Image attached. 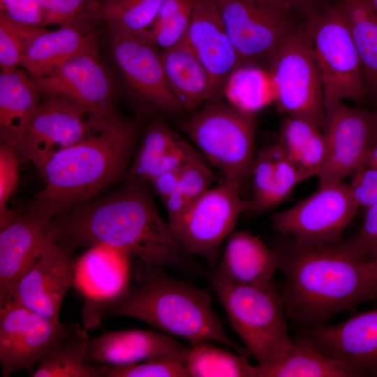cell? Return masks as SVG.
Returning <instances> with one entry per match:
<instances>
[{
	"mask_svg": "<svg viewBox=\"0 0 377 377\" xmlns=\"http://www.w3.org/2000/svg\"><path fill=\"white\" fill-rule=\"evenodd\" d=\"M185 363L175 359L145 361L126 366H110L107 377H187Z\"/></svg>",
	"mask_w": 377,
	"mask_h": 377,
	"instance_id": "40",
	"label": "cell"
},
{
	"mask_svg": "<svg viewBox=\"0 0 377 377\" xmlns=\"http://www.w3.org/2000/svg\"><path fill=\"white\" fill-rule=\"evenodd\" d=\"M274 156L272 145L256 156L251 173L253 186L248 212L259 214L267 212V202L274 184Z\"/></svg>",
	"mask_w": 377,
	"mask_h": 377,
	"instance_id": "37",
	"label": "cell"
},
{
	"mask_svg": "<svg viewBox=\"0 0 377 377\" xmlns=\"http://www.w3.org/2000/svg\"><path fill=\"white\" fill-rule=\"evenodd\" d=\"M272 146L274 178L273 188L267 202V212L283 202L298 184L308 179L288 157L279 142Z\"/></svg>",
	"mask_w": 377,
	"mask_h": 377,
	"instance_id": "38",
	"label": "cell"
},
{
	"mask_svg": "<svg viewBox=\"0 0 377 377\" xmlns=\"http://www.w3.org/2000/svg\"><path fill=\"white\" fill-rule=\"evenodd\" d=\"M374 112V142H377V108Z\"/></svg>",
	"mask_w": 377,
	"mask_h": 377,
	"instance_id": "49",
	"label": "cell"
},
{
	"mask_svg": "<svg viewBox=\"0 0 377 377\" xmlns=\"http://www.w3.org/2000/svg\"><path fill=\"white\" fill-rule=\"evenodd\" d=\"M288 3L304 20L334 3L331 0H280Z\"/></svg>",
	"mask_w": 377,
	"mask_h": 377,
	"instance_id": "45",
	"label": "cell"
},
{
	"mask_svg": "<svg viewBox=\"0 0 377 377\" xmlns=\"http://www.w3.org/2000/svg\"><path fill=\"white\" fill-rule=\"evenodd\" d=\"M181 139L164 121L156 120L152 122L127 170L126 180L149 183L161 157Z\"/></svg>",
	"mask_w": 377,
	"mask_h": 377,
	"instance_id": "33",
	"label": "cell"
},
{
	"mask_svg": "<svg viewBox=\"0 0 377 377\" xmlns=\"http://www.w3.org/2000/svg\"><path fill=\"white\" fill-rule=\"evenodd\" d=\"M325 154L318 186L343 182L360 168L374 142V112L337 101L325 107Z\"/></svg>",
	"mask_w": 377,
	"mask_h": 377,
	"instance_id": "13",
	"label": "cell"
},
{
	"mask_svg": "<svg viewBox=\"0 0 377 377\" xmlns=\"http://www.w3.org/2000/svg\"><path fill=\"white\" fill-rule=\"evenodd\" d=\"M48 230L54 243L73 252L103 244L145 262L197 269L144 183L126 180L110 194L53 217Z\"/></svg>",
	"mask_w": 377,
	"mask_h": 377,
	"instance_id": "1",
	"label": "cell"
},
{
	"mask_svg": "<svg viewBox=\"0 0 377 377\" xmlns=\"http://www.w3.org/2000/svg\"><path fill=\"white\" fill-rule=\"evenodd\" d=\"M277 269L273 249L253 233L242 230L230 234L214 272L235 283L260 285L272 281Z\"/></svg>",
	"mask_w": 377,
	"mask_h": 377,
	"instance_id": "23",
	"label": "cell"
},
{
	"mask_svg": "<svg viewBox=\"0 0 377 377\" xmlns=\"http://www.w3.org/2000/svg\"><path fill=\"white\" fill-rule=\"evenodd\" d=\"M358 206L349 184L323 186L293 206L272 216L275 230L296 242L310 245L332 244L356 214Z\"/></svg>",
	"mask_w": 377,
	"mask_h": 377,
	"instance_id": "11",
	"label": "cell"
},
{
	"mask_svg": "<svg viewBox=\"0 0 377 377\" xmlns=\"http://www.w3.org/2000/svg\"><path fill=\"white\" fill-rule=\"evenodd\" d=\"M128 257L118 249L99 244L76 260L73 285L87 298V306L110 301L125 290Z\"/></svg>",
	"mask_w": 377,
	"mask_h": 377,
	"instance_id": "22",
	"label": "cell"
},
{
	"mask_svg": "<svg viewBox=\"0 0 377 377\" xmlns=\"http://www.w3.org/2000/svg\"><path fill=\"white\" fill-rule=\"evenodd\" d=\"M339 1L361 61L367 98L377 108V13L367 0Z\"/></svg>",
	"mask_w": 377,
	"mask_h": 377,
	"instance_id": "29",
	"label": "cell"
},
{
	"mask_svg": "<svg viewBox=\"0 0 377 377\" xmlns=\"http://www.w3.org/2000/svg\"><path fill=\"white\" fill-rule=\"evenodd\" d=\"M244 64L267 68L304 20L280 0H212Z\"/></svg>",
	"mask_w": 377,
	"mask_h": 377,
	"instance_id": "8",
	"label": "cell"
},
{
	"mask_svg": "<svg viewBox=\"0 0 377 377\" xmlns=\"http://www.w3.org/2000/svg\"><path fill=\"white\" fill-rule=\"evenodd\" d=\"M214 174L200 154L184 164L181 170L176 191L189 204L209 188Z\"/></svg>",
	"mask_w": 377,
	"mask_h": 377,
	"instance_id": "41",
	"label": "cell"
},
{
	"mask_svg": "<svg viewBox=\"0 0 377 377\" xmlns=\"http://www.w3.org/2000/svg\"><path fill=\"white\" fill-rule=\"evenodd\" d=\"M352 182L377 188V168L362 165L352 174Z\"/></svg>",
	"mask_w": 377,
	"mask_h": 377,
	"instance_id": "46",
	"label": "cell"
},
{
	"mask_svg": "<svg viewBox=\"0 0 377 377\" xmlns=\"http://www.w3.org/2000/svg\"><path fill=\"white\" fill-rule=\"evenodd\" d=\"M44 29L19 24L0 13L1 71L20 66L27 46Z\"/></svg>",
	"mask_w": 377,
	"mask_h": 377,
	"instance_id": "36",
	"label": "cell"
},
{
	"mask_svg": "<svg viewBox=\"0 0 377 377\" xmlns=\"http://www.w3.org/2000/svg\"><path fill=\"white\" fill-rule=\"evenodd\" d=\"M68 325L24 307L14 300L0 307V364L7 377L30 370L56 348Z\"/></svg>",
	"mask_w": 377,
	"mask_h": 377,
	"instance_id": "14",
	"label": "cell"
},
{
	"mask_svg": "<svg viewBox=\"0 0 377 377\" xmlns=\"http://www.w3.org/2000/svg\"><path fill=\"white\" fill-rule=\"evenodd\" d=\"M268 72L278 110L284 115L307 119L324 131L323 85L303 22L282 41Z\"/></svg>",
	"mask_w": 377,
	"mask_h": 377,
	"instance_id": "9",
	"label": "cell"
},
{
	"mask_svg": "<svg viewBox=\"0 0 377 377\" xmlns=\"http://www.w3.org/2000/svg\"><path fill=\"white\" fill-rule=\"evenodd\" d=\"M364 267L369 276L377 283V256L365 261Z\"/></svg>",
	"mask_w": 377,
	"mask_h": 377,
	"instance_id": "48",
	"label": "cell"
},
{
	"mask_svg": "<svg viewBox=\"0 0 377 377\" xmlns=\"http://www.w3.org/2000/svg\"><path fill=\"white\" fill-rule=\"evenodd\" d=\"M182 168V167L164 172L155 177L149 182L154 192L163 202L176 191L178 186Z\"/></svg>",
	"mask_w": 377,
	"mask_h": 377,
	"instance_id": "44",
	"label": "cell"
},
{
	"mask_svg": "<svg viewBox=\"0 0 377 377\" xmlns=\"http://www.w3.org/2000/svg\"><path fill=\"white\" fill-rule=\"evenodd\" d=\"M165 0H103L101 19L109 32L142 39Z\"/></svg>",
	"mask_w": 377,
	"mask_h": 377,
	"instance_id": "31",
	"label": "cell"
},
{
	"mask_svg": "<svg viewBox=\"0 0 377 377\" xmlns=\"http://www.w3.org/2000/svg\"><path fill=\"white\" fill-rule=\"evenodd\" d=\"M45 24L74 25L91 31L101 19L103 0H38Z\"/></svg>",
	"mask_w": 377,
	"mask_h": 377,
	"instance_id": "35",
	"label": "cell"
},
{
	"mask_svg": "<svg viewBox=\"0 0 377 377\" xmlns=\"http://www.w3.org/2000/svg\"><path fill=\"white\" fill-rule=\"evenodd\" d=\"M298 335L358 377L377 376V308L339 323L301 330Z\"/></svg>",
	"mask_w": 377,
	"mask_h": 377,
	"instance_id": "17",
	"label": "cell"
},
{
	"mask_svg": "<svg viewBox=\"0 0 377 377\" xmlns=\"http://www.w3.org/2000/svg\"><path fill=\"white\" fill-rule=\"evenodd\" d=\"M184 38L209 75V103L221 101L230 77L244 64L212 0H194L189 26Z\"/></svg>",
	"mask_w": 377,
	"mask_h": 377,
	"instance_id": "18",
	"label": "cell"
},
{
	"mask_svg": "<svg viewBox=\"0 0 377 377\" xmlns=\"http://www.w3.org/2000/svg\"><path fill=\"white\" fill-rule=\"evenodd\" d=\"M273 250L284 277L286 313L301 330L327 324L335 314L377 297V283L350 240L310 245L280 235Z\"/></svg>",
	"mask_w": 377,
	"mask_h": 377,
	"instance_id": "2",
	"label": "cell"
},
{
	"mask_svg": "<svg viewBox=\"0 0 377 377\" xmlns=\"http://www.w3.org/2000/svg\"><path fill=\"white\" fill-rule=\"evenodd\" d=\"M42 95L64 97L84 109L93 123L118 117L114 87L96 45L77 54L54 73L32 77Z\"/></svg>",
	"mask_w": 377,
	"mask_h": 377,
	"instance_id": "12",
	"label": "cell"
},
{
	"mask_svg": "<svg viewBox=\"0 0 377 377\" xmlns=\"http://www.w3.org/2000/svg\"><path fill=\"white\" fill-rule=\"evenodd\" d=\"M17 149L1 144L0 147V229L6 226L17 214L10 211L8 202L18 181Z\"/></svg>",
	"mask_w": 377,
	"mask_h": 377,
	"instance_id": "39",
	"label": "cell"
},
{
	"mask_svg": "<svg viewBox=\"0 0 377 377\" xmlns=\"http://www.w3.org/2000/svg\"><path fill=\"white\" fill-rule=\"evenodd\" d=\"M367 1H369L371 7L377 13V0H367Z\"/></svg>",
	"mask_w": 377,
	"mask_h": 377,
	"instance_id": "50",
	"label": "cell"
},
{
	"mask_svg": "<svg viewBox=\"0 0 377 377\" xmlns=\"http://www.w3.org/2000/svg\"><path fill=\"white\" fill-rule=\"evenodd\" d=\"M0 13L25 26H45L44 13L38 0H0Z\"/></svg>",
	"mask_w": 377,
	"mask_h": 377,
	"instance_id": "42",
	"label": "cell"
},
{
	"mask_svg": "<svg viewBox=\"0 0 377 377\" xmlns=\"http://www.w3.org/2000/svg\"><path fill=\"white\" fill-rule=\"evenodd\" d=\"M224 96L228 103L238 109L256 113L274 100L269 72L254 65L241 66L228 80Z\"/></svg>",
	"mask_w": 377,
	"mask_h": 377,
	"instance_id": "32",
	"label": "cell"
},
{
	"mask_svg": "<svg viewBox=\"0 0 377 377\" xmlns=\"http://www.w3.org/2000/svg\"><path fill=\"white\" fill-rule=\"evenodd\" d=\"M209 280L232 328L257 364L279 358L293 346L281 292L273 281L235 283L215 272Z\"/></svg>",
	"mask_w": 377,
	"mask_h": 377,
	"instance_id": "5",
	"label": "cell"
},
{
	"mask_svg": "<svg viewBox=\"0 0 377 377\" xmlns=\"http://www.w3.org/2000/svg\"><path fill=\"white\" fill-rule=\"evenodd\" d=\"M136 138L135 126L119 116L93 127L40 170L45 185L24 211L51 220L92 200L126 171Z\"/></svg>",
	"mask_w": 377,
	"mask_h": 377,
	"instance_id": "4",
	"label": "cell"
},
{
	"mask_svg": "<svg viewBox=\"0 0 377 377\" xmlns=\"http://www.w3.org/2000/svg\"><path fill=\"white\" fill-rule=\"evenodd\" d=\"M168 83L182 108L197 109L209 103V75L187 42L160 51Z\"/></svg>",
	"mask_w": 377,
	"mask_h": 377,
	"instance_id": "26",
	"label": "cell"
},
{
	"mask_svg": "<svg viewBox=\"0 0 377 377\" xmlns=\"http://www.w3.org/2000/svg\"><path fill=\"white\" fill-rule=\"evenodd\" d=\"M90 338L77 323L68 325L56 348L31 374L32 377H103L110 366L92 365L89 359Z\"/></svg>",
	"mask_w": 377,
	"mask_h": 377,
	"instance_id": "28",
	"label": "cell"
},
{
	"mask_svg": "<svg viewBox=\"0 0 377 377\" xmlns=\"http://www.w3.org/2000/svg\"><path fill=\"white\" fill-rule=\"evenodd\" d=\"M188 346L171 336L151 330L110 332L90 339L89 359L112 367L142 361L175 359L186 362Z\"/></svg>",
	"mask_w": 377,
	"mask_h": 377,
	"instance_id": "21",
	"label": "cell"
},
{
	"mask_svg": "<svg viewBox=\"0 0 377 377\" xmlns=\"http://www.w3.org/2000/svg\"><path fill=\"white\" fill-rule=\"evenodd\" d=\"M185 364L192 377H256L247 357L217 347L210 341L190 343Z\"/></svg>",
	"mask_w": 377,
	"mask_h": 377,
	"instance_id": "30",
	"label": "cell"
},
{
	"mask_svg": "<svg viewBox=\"0 0 377 377\" xmlns=\"http://www.w3.org/2000/svg\"><path fill=\"white\" fill-rule=\"evenodd\" d=\"M212 302L207 292L172 277L164 266L137 260L134 283L128 284L116 298L89 306L86 311L92 325L103 316L131 317L190 343L215 341L248 357L245 348L225 332Z\"/></svg>",
	"mask_w": 377,
	"mask_h": 377,
	"instance_id": "3",
	"label": "cell"
},
{
	"mask_svg": "<svg viewBox=\"0 0 377 377\" xmlns=\"http://www.w3.org/2000/svg\"><path fill=\"white\" fill-rule=\"evenodd\" d=\"M42 94L32 78L15 68L0 73V138L17 149L38 110Z\"/></svg>",
	"mask_w": 377,
	"mask_h": 377,
	"instance_id": "24",
	"label": "cell"
},
{
	"mask_svg": "<svg viewBox=\"0 0 377 377\" xmlns=\"http://www.w3.org/2000/svg\"><path fill=\"white\" fill-rule=\"evenodd\" d=\"M96 45V34L74 25L38 34L27 46L20 63L32 77L48 75L71 59Z\"/></svg>",
	"mask_w": 377,
	"mask_h": 377,
	"instance_id": "25",
	"label": "cell"
},
{
	"mask_svg": "<svg viewBox=\"0 0 377 377\" xmlns=\"http://www.w3.org/2000/svg\"><path fill=\"white\" fill-rule=\"evenodd\" d=\"M194 0H165L142 40L161 50L171 47L185 37Z\"/></svg>",
	"mask_w": 377,
	"mask_h": 377,
	"instance_id": "34",
	"label": "cell"
},
{
	"mask_svg": "<svg viewBox=\"0 0 377 377\" xmlns=\"http://www.w3.org/2000/svg\"><path fill=\"white\" fill-rule=\"evenodd\" d=\"M113 59L131 93L149 108L165 114L183 109L165 77L160 52L140 38L109 32Z\"/></svg>",
	"mask_w": 377,
	"mask_h": 377,
	"instance_id": "16",
	"label": "cell"
},
{
	"mask_svg": "<svg viewBox=\"0 0 377 377\" xmlns=\"http://www.w3.org/2000/svg\"><path fill=\"white\" fill-rule=\"evenodd\" d=\"M303 27L320 76L325 107L344 100L363 104L367 98L363 70L342 2L304 20Z\"/></svg>",
	"mask_w": 377,
	"mask_h": 377,
	"instance_id": "7",
	"label": "cell"
},
{
	"mask_svg": "<svg viewBox=\"0 0 377 377\" xmlns=\"http://www.w3.org/2000/svg\"><path fill=\"white\" fill-rule=\"evenodd\" d=\"M242 187L224 180L191 202L172 230L190 256L206 258L214 265L223 241L231 234L239 216L248 211Z\"/></svg>",
	"mask_w": 377,
	"mask_h": 377,
	"instance_id": "10",
	"label": "cell"
},
{
	"mask_svg": "<svg viewBox=\"0 0 377 377\" xmlns=\"http://www.w3.org/2000/svg\"><path fill=\"white\" fill-rule=\"evenodd\" d=\"M92 129L89 115L81 107L60 96L42 95L17 152L41 170L55 154L80 141Z\"/></svg>",
	"mask_w": 377,
	"mask_h": 377,
	"instance_id": "15",
	"label": "cell"
},
{
	"mask_svg": "<svg viewBox=\"0 0 377 377\" xmlns=\"http://www.w3.org/2000/svg\"><path fill=\"white\" fill-rule=\"evenodd\" d=\"M73 253L53 242L19 279L10 300L59 321L61 303L74 283L77 259Z\"/></svg>",
	"mask_w": 377,
	"mask_h": 377,
	"instance_id": "19",
	"label": "cell"
},
{
	"mask_svg": "<svg viewBox=\"0 0 377 377\" xmlns=\"http://www.w3.org/2000/svg\"><path fill=\"white\" fill-rule=\"evenodd\" d=\"M256 377L358 376L353 370L324 355L297 334L293 346L281 357L256 365Z\"/></svg>",
	"mask_w": 377,
	"mask_h": 377,
	"instance_id": "27",
	"label": "cell"
},
{
	"mask_svg": "<svg viewBox=\"0 0 377 377\" xmlns=\"http://www.w3.org/2000/svg\"><path fill=\"white\" fill-rule=\"evenodd\" d=\"M350 241L363 257L377 256V204L366 209L361 229Z\"/></svg>",
	"mask_w": 377,
	"mask_h": 377,
	"instance_id": "43",
	"label": "cell"
},
{
	"mask_svg": "<svg viewBox=\"0 0 377 377\" xmlns=\"http://www.w3.org/2000/svg\"><path fill=\"white\" fill-rule=\"evenodd\" d=\"M362 165L377 168V142L370 147Z\"/></svg>",
	"mask_w": 377,
	"mask_h": 377,
	"instance_id": "47",
	"label": "cell"
},
{
	"mask_svg": "<svg viewBox=\"0 0 377 377\" xmlns=\"http://www.w3.org/2000/svg\"><path fill=\"white\" fill-rule=\"evenodd\" d=\"M180 128L224 180L242 187L251 177L256 156V113L221 101L208 103L182 121Z\"/></svg>",
	"mask_w": 377,
	"mask_h": 377,
	"instance_id": "6",
	"label": "cell"
},
{
	"mask_svg": "<svg viewBox=\"0 0 377 377\" xmlns=\"http://www.w3.org/2000/svg\"><path fill=\"white\" fill-rule=\"evenodd\" d=\"M50 219L23 211L0 229V306L22 275L53 244Z\"/></svg>",
	"mask_w": 377,
	"mask_h": 377,
	"instance_id": "20",
	"label": "cell"
}]
</instances>
